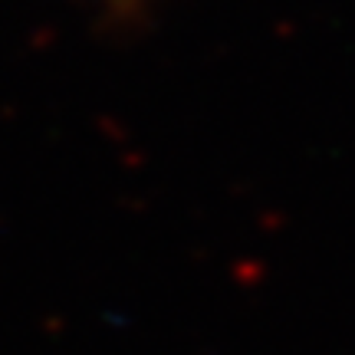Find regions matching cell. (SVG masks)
<instances>
[{
  "label": "cell",
  "instance_id": "cell-1",
  "mask_svg": "<svg viewBox=\"0 0 355 355\" xmlns=\"http://www.w3.org/2000/svg\"><path fill=\"white\" fill-rule=\"evenodd\" d=\"M102 3H109L115 10H128V7H139L141 0H102Z\"/></svg>",
  "mask_w": 355,
  "mask_h": 355
}]
</instances>
